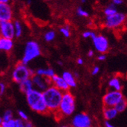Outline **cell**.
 Instances as JSON below:
<instances>
[{
  "label": "cell",
  "mask_w": 127,
  "mask_h": 127,
  "mask_svg": "<svg viewBox=\"0 0 127 127\" xmlns=\"http://www.w3.org/2000/svg\"><path fill=\"white\" fill-rule=\"evenodd\" d=\"M25 96L28 104L32 110L41 114L50 113L45 103L42 91L33 88L32 91L27 93Z\"/></svg>",
  "instance_id": "cell-1"
},
{
  "label": "cell",
  "mask_w": 127,
  "mask_h": 127,
  "mask_svg": "<svg viewBox=\"0 0 127 127\" xmlns=\"http://www.w3.org/2000/svg\"><path fill=\"white\" fill-rule=\"evenodd\" d=\"M43 95L49 112L53 114L57 113L63 98V92L56 87L50 85L43 92Z\"/></svg>",
  "instance_id": "cell-2"
},
{
  "label": "cell",
  "mask_w": 127,
  "mask_h": 127,
  "mask_svg": "<svg viewBox=\"0 0 127 127\" xmlns=\"http://www.w3.org/2000/svg\"><path fill=\"white\" fill-rule=\"evenodd\" d=\"M75 100L72 94L69 91L63 92V98L57 113L55 115L62 117H69L75 112Z\"/></svg>",
  "instance_id": "cell-3"
},
{
  "label": "cell",
  "mask_w": 127,
  "mask_h": 127,
  "mask_svg": "<svg viewBox=\"0 0 127 127\" xmlns=\"http://www.w3.org/2000/svg\"><path fill=\"white\" fill-rule=\"evenodd\" d=\"M35 74L36 71H33V69L28 68L26 64L23 63L21 61L15 65L12 72H11V78L14 82L19 85L24 81L31 78L32 76Z\"/></svg>",
  "instance_id": "cell-4"
},
{
  "label": "cell",
  "mask_w": 127,
  "mask_h": 127,
  "mask_svg": "<svg viewBox=\"0 0 127 127\" xmlns=\"http://www.w3.org/2000/svg\"><path fill=\"white\" fill-rule=\"evenodd\" d=\"M41 51L39 44L33 40L28 41L25 45L24 55L22 56L21 62L27 65L29 62L38 57Z\"/></svg>",
  "instance_id": "cell-5"
},
{
  "label": "cell",
  "mask_w": 127,
  "mask_h": 127,
  "mask_svg": "<svg viewBox=\"0 0 127 127\" xmlns=\"http://www.w3.org/2000/svg\"><path fill=\"white\" fill-rule=\"evenodd\" d=\"M124 97L122 91L109 90L103 95L102 102L103 107H115L117 103Z\"/></svg>",
  "instance_id": "cell-6"
},
{
  "label": "cell",
  "mask_w": 127,
  "mask_h": 127,
  "mask_svg": "<svg viewBox=\"0 0 127 127\" xmlns=\"http://www.w3.org/2000/svg\"><path fill=\"white\" fill-rule=\"evenodd\" d=\"M0 33L1 37L11 39L15 37L14 23L11 21H0Z\"/></svg>",
  "instance_id": "cell-7"
},
{
  "label": "cell",
  "mask_w": 127,
  "mask_h": 127,
  "mask_svg": "<svg viewBox=\"0 0 127 127\" xmlns=\"http://www.w3.org/2000/svg\"><path fill=\"white\" fill-rule=\"evenodd\" d=\"M91 124V117L86 113H79L72 120V127H88Z\"/></svg>",
  "instance_id": "cell-8"
},
{
  "label": "cell",
  "mask_w": 127,
  "mask_h": 127,
  "mask_svg": "<svg viewBox=\"0 0 127 127\" xmlns=\"http://www.w3.org/2000/svg\"><path fill=\"white\" fill-rule=\"evenodd\" d=\"M94 47L97 52L100 54L105 53L109 50V42L108 40L103 35H96L93 39Z\"/></svg>",
  "instance_id": "cell-9"
},
{
  "label": "cell",
  "mask_w": 127,
  "mask_h": 127,
  "mask_svg": "<svg viewBox=\"0 0 127 127\" xmlns=\"http://www.w3.org/2000/svg\"><path fill=\"white\" fill-rule=\"evenodd\" d=\"M31 79L34 88L37 89L42 92H43L46 89H47L49 86L51 85V79L38 75L37 74L32 76Z\"/></svg>",
  "instance_id": "cell-10"
},
{
  "label": "cell",
  "mask_w": 127,
  "mask_h": 127,
  "mask_svg": "<svg viewBox=\"0 0 127 127\" xmlns=\"http://www.w3.org/2000/svg\"><path fill=\"white\" fill-rule=\"evenodd\" d=\"M126 16L123 13L117 12L113 15L107 16L105 21V25L108 28H116L124 22Z\"/></svg>",
  "instance_id": "cell-11"
},
{
  "label": "cell",
  "mask_w": 127,
  "mask_h": 127,
  "mask_svg": "<svg viewBox=\"0 0 127 127\" xmlns=\"http://www.w3.org/2000/svg\"><path fill=\"white\" fill-rule=\"evenodd\" d=\"M51 85L60 89L63 92L68 91L70 87L68 86L67 82L65 81L63 76H60L58 75H55L51 78Z\"/></svg>",
  "instance_id": "cell-12"
},
{
  "label": "cell",
  "mask_w": 127,
  "mask_h": 127,
  "mask_svg": "<svg viewBox=\"0 0 127 127\" xmlns=\"http://www.w3.org/2000/svg\"><path fill=\"white\" fill-rule=\"evenodd\" d=\"M12 11L8 4H0V21H11Z\"/></svg>",
  "instance_id": "cell-13"
},
{
  "label": "cell",
  "mask_w": 127,
  "mask_h": 127,
  "mask_svg": "<svg viewBox=\"0 0 127 127\" xmlns=\"http://www.w3.org/2000/svg\"><path fill=\"white\" fill-rule=\"evenodd\" d=\"M118 111L115 107H103V116L106 120H111L117 116Z\"/></svg>",
  "instance_id": "cell-14"
},
{
  "label": "cell",
  "mask_w": 127,
  "mask_h": 127,
  "mask_svg": "<svg viewBox=\"0 0 127 127\" xmlns=\"http://www.w3.org/2000/svg\"><path fill=\"white\" fill-rule=\"evenodd\" d=\"M108 87L110 88V90L121 91L122 88H123V84H122L121 78L117 76L112 77L108 82Z\"/></svg>",
  "instance_id": "cell-15"
},
{
  "label": "cell",
  "mask_w": 127,
  "mask_h": 127,
  "mask_svg": "<svg viewBox=\"0 0 127 127\" xmlns=\"http://www.w3.org/2000/svg\"><path fill=\"white\" fill-rule=\"evenodd\" d=\"M2 127H25V122L21 120L20 118L18 119H12L9 121L2 122L1 123Z\"/></svg>",
  "instance_id": "cell-16"
},
{
  "label": "cell",
  "mask_w": 127,
  "mask_h": 127,
  "mask_svg": "<svg viewBox=\"0 0 127 127\" xmlns=\"http://www.w3.org/2000/svg\"><path fill=\"white\" fill-rule=\"evenodd\" d=\"M14 46L13 40L1 37L0 38V50L5 51V52H9L12 50Z\"/></svg>",
  "instance_id": "cell-17"
},
{
  "label": "cell",
  "mask_w": 127,
  "mask_h": 127,
  "mask_svg": "<svg viewBox=\"0 0 127 127\" xmlns=\"http://www.w3.org/2000/svg\"><path fill=\"white\" fill-rule=\"evenodd\" d=\"M18 85H19L20 91L21 92H23V93H25V95L34 88L31 78H28V79L24 81V82H22L21 83H20Z\"/></svg>",
  "instance_id": "cell-18"
},
{
  "label": "cell",
  "mask_w": 127,
  "mask_h": 127,
  "mask_svg": "<svg viewBox=\"0 0 127 127\" xmlns=\"http://www.w3.org/2000/svg\"><path fill=\"white\" fill-rule=\"evenodd\" d=\"M62 76L63 77V78L65 79V81L70 88H75L76 86V80L74 74H72L70 72L65 71L63 73Z\"/></svg>",
  "instance_id": "cell-19"
},
{
  "label": "cell",
  "mask_w": 127,
  "mask_h": 127,
  "mask_svg": "<svg viewBox=\"0 0 127 127\" xmlns=\"http://www.w3.org/2000/svg\"><path fill=\"white\" fill-rule=\"evenodd\" d=\"M36 74L43 77H45L47 78L51 79L56 74L54 72V70L51 68H38L36 71Z\"/></svg>",
  "instance_id": "cell-20"
},
{
  "label": "cell",
  "mask_w": 127,
  "mask_h": 127,
  "mask_svg": "<svg viewBox=\"0 0 127 127\" xmlns=\"http://www.w3.org/2000/svg\"><path fill=\"white\" fill-rule=\"evenodd\" d=\"M13 119V113L11 110H6L4 113L2 117L0 118V124H1L2 122H6V121H9Z\"/></svg>",
  "instance_id": "cell-21"
},
{
  "label": "cell",
  "mask_w": 127,
  "mask_h": 127,
  "mask_svg": "<svg viewBox=\"0 0 127 127\" xmlns=\"http://www.w3.org/2000/svg\"><path fill=\"white\" fill-rule=\"evenodd\" d=\"M127 107V100L123 97L117 104L115 106V108L117 109V110L118 111V113H121L123 112Z\"/></svg>",
  "instance_id": "cell-22"
},
{
  "label": "cell",
  "mask_w": 127,
  "mask_h": 127,
  "mask_svg": "<svg viewBox=\"0 0 127 127\" xmlns=\"http://www.w3.org/2000/svg\"><path fill=\"white\" fill-rule=\"evenodd\" d=\"M116 13H117V8H115V5L113 4L110 5L109 6H107L105 9H104V14L106 15V16H111L113 15Z\"/></svg>",
  "instance_id": "cell-23"
},
{
  "label": "cell",
  "mask_w": 127,
  "mask_h": 127,
  "mask_svg": "<svg viewBox=\"0 0 127 127\" xmlns=\"http://www.w3.org/2000/svg\"><path fill=\"white\" fill-rule=\"evenodd\" d=\"M14 25H15V37H20L22 34V27L21 23L18 21H15L14 22Z\"/></svg>",
  "instance_id": "cell-24"
},
{
  "label": "cell",
  "mask_w": 127,
  "mask_h": 127,
  "mask_svg": "<svg viewBox=\"0 0 127 127\" xmlns=\"http://www.w3.org/2000/svg\"><path fill=\"white\" fill-rule=\"evenodd\" d=\"M55 37H56V33L55 31H47V33H45L44 35V39L47 42H50L52 40H53L55 39Z\"/></svg>",
  "instance_id": "cell-25"
},
{
  "label": "cell",
  "mask_w": 127,
  "mask_h": 127,
  "mask_svg": "<svg viewBox=\"0 0 127 127\" xmlns=\"http://www.w3.org/2000/svg\"><path fill=\"white\" fill-rule=\"evenodd\" d=\"M60 33L63 34V35L65 37H70V31H69L68 26L60 28Z\"/></svg>",
  "instance_id": "cell-26"
},
{
  "label": "cell",
  "mask_w": 127,
  "mask_h": 127,
  "mask_svg": "<svg viewBox=\"0 0 127 127\" xmlns=\"http://www.w3.org/2000/svg\"><path fill=\"white\" fill-rule=\"evenodd\" d=\"M77 15L81 17H88V11L84 10L82 7H78L77 8Z\"/></svg>",
  "instance_id": "cell-27"
},
{
  "label": "cell",
  "mask_w": 127,
  "mask_h": 127,
  "mask_svg": "<svg viewBox=\"0 0 127 127\" xmlns=\"http://www.w3.org/2000/svg\"><path fill=\"white\" fill-rule=\"evenodd\" d=\"M18 117L21 120H24L25 122H27L28 121V115L25 112H24L23 110H18Z\"/></svg>",
  "instance_id": "cell-28"
},
{
  "label": "cell",
  "mask_w": 127,
  "mask_h": 127,
  "mask_svg": "<svg viewBox=\"0 0 127 127\" xmlns=\"http://www.w3.org/2000/svg\"><path fill=\"white\" fill-rule=\"evenodd\" d=\"M95 36H96V34L94 32L89 31H85V32H84L82 33V37L84 38H89V37H91V39H93Z\"/></svg>",
  "instance_id": "cell-29"
},
{
  "label": "cell",
  "mask_w": 127,
  "mask_h": 127,
  "mask_svg": "<svg viewBox=\"0 0 127 127\" xmlns=\"http://www.w3.org/2000/svg\"><path fill=\"white\" fill-rule=\"evenodd\" d=\"M5 88H6V85L4 82H1L0 83V95H2L3 93L5 91Z\"/></svg>",
  "instance_id": "cell-30"
},
{
  "label": "cell",
  "mask_w": 127,
  "mask_h": 127,
  "mask_svg": "<svg viewBox=\"0 0 127 127\" xmlns=\"http://www.w3.org/2000/svg\"><path fill=\"white\" fill-rule=\"evenodd\" d=\"M100 72V68L98 66H95L93 68H92V70H91V75H97Z\"/></svg>",
  "instance_id": "cell-31"
},
{
  "label": "cell",
  "mask_w": 127,
  "mask_h": 127,
  "mask_svg": "<svg viewBox=\"0 0 127 127\" xmlns=\"http://www.w3.org/2000/svg\"><path fill=\"white\" fill-rule=\"evenodd\" d=\"M107 58V56L104 53H103V54H100L98 56H97V60H100V61H103V60H105Z\"/></svg>",
  "instance_id": "cell-32"
},
{
  "label": "cell",
  "mask_w": 127,
  "mask_h": 127,
  "mask_svg": "<svg viewBox=\"0 0 127 127\" xmlns=\"http://www.w3.org/2000/svg\"><path fill=\"white\" fill-rule=\"evenodd\" d=\"M123 3V0H112V4L115 5H119Z\"/></svg>",
  "instance_id": "cell-33"
},
{
  "label": "cell",
  "mask_w": 127,
  "mask_h": 127,
  "mask_svg": "<svg viewBox=\"0 0 127 127\" xmlns=\"http://www.w3.org/2000/svg\"><path fill=\"white\" fill-rule=\"evenodd\" d=\"M104 125H105V127H115L110 121L108 120H106L105 123H104Z\"/></svg>",
  "instance_id": "cell-34"
},
{
  "label": "cell",
  "mask_w": 127,
  "mask_h": 127,
  "mask_svg": "<svg viewBox=\"0 0 127 127\" xmlns=\"http://www.w3.org/2000/svg\"><path fill=\"white\" fill-rule=\"evenodd\" d=\"M25 127H34V126L32 124V123H31L30 121H27L25 122Z\"/></svg>",
  "instance_id": "cell-35"
},
{
  "label": "cell",
  "mask_w": 127,
  "mask_h": 127,
  "mask_svg": "<svg viewBox=\"0 0 127 127\" xmlns=\"http://www.w3.org/2000/svg\"><path fill=\"white\" fill-rule=\"evenodd\" d=\"M76 62H77V63H78V65H82V64L84 63V60H83L82 58H78Z\"/></svg>",
  "instance_id": "cell-36"
},
{
  "label": "cell",
  "mask_w": 127,
  "mask_h": 127,
  "mask_svg": "<svg viewBox=\"0 0 127 127\" xmlns=\"http://www.w3.org/2000/svg\"><path fill=\"white\" fill-rule=\"evenodd\" d=\"M94 56V51L92 50H90L88 52V56L91 57V56Z\"/></svg>",
  "instance_id": "cell-37"
},
{
  "label": "cell",
  "mask_w": 127,
  "mask_h": 127,
  "mask_svg": "<svg viewBox=\"0 0 127 127\" xmlns=\"http://www.w3.org/2000/svg\"><path fill=\"white\" fill-rule=\"evenodd\" d=\"M9 0H0V4H8Z\"/></svg>",
  "instance_id": "cell-38"
},
{
  "label": "cell",
  "mask_w": 127,
  "mask_h": 127,
  "mask_svg": "<svg viewBox=\"0 0 127 127\" xmlns=\"http://www.w3.org/2000/svg\"><path fill=\"white\" fill-rule=\"evenodd\" d=\"M57 63H58L59 65H63V63L61 61H58V62H57Z\"/></svg>",
  "instance_id": "cell-39"
},
{
  "label": "cell",
  "mask_w": 127,
  "mask_h": 127,
  "mask_svg": "<svg viewBox=\"0 0 127 127\" xmlns=\"http://www.w3.org/2000/svg\"><path fill=\"white\" fill-rule=\"evenodd\" d=\"M60 127H71V126H66V125H63V126H61Z\"/></svg>",
  "instance_id": "cell-40"
},
{
  "label": "cell",
  "mask_w": 127,
  "mask_h": 127,
  "mask_svg": "<svg viewBox=\"0 0 127 127\" xmlns=\"http://www.w3.org/2000/svg\"><path fill=\"white\" fill-rule=\"evenodd\" d=\"M81 2H82V3H85L86 2V0H81Z\"/></svg>",
  "instance_id": "cell-41"
},
{
  "label": "cell",
  "mask_w": 127,
  "mask_h": 127,
  "mask_svg": "<svg viewBox=\"0 0 127 127\" xmlns=\"http://www.w3.org/2000/svg\"><path fill=\"white\" fill-rule=\"evenodd\" d=\"M88 127H92V126H88Z\"/></svg>",
  "instance_id": "cell-42"
},
{
  "label": "cell",
  "mask_w": 127,
  "mask_h": 127,
  "mask_svg": "<svg viewBox=\"0 0 127 127\" xmlns=\"http://www.w3.org/2000/svg\"><path fill=\"white\" fill-rule=\"evenodd\" d=\"M126 78H127V75H126Z\"/></svg>",
  "instance_id": "cell-43"
},
{
  "label": "cell",
  "mask_w": 127,
  "mask_h": 127,
  "mask_svg": "<svg viewBox=\"0 0 127 127\" xmlns=\"http://www.w3.org/2000/svg\"><path fill=\"white\" fill-rule=\"evenodd\" d=\"M47 1H50V0H47Z\"/></svg>",
  "instance_id": "cell-44"
},
{
  "label": "cell",
  "mask_w": 127,
  "mask_h": 127,
  "mask_svg": "<svg viewBox=\"0 0 127 127\" xmlns=\"http://www.w3.org/2000/svg\"><path fill=\"white\" fill-rule=\"evenodd\" d=\"M1 127H2V126H1Z\"/></svg>",
  "instance_id": "cell-45"
}]
</instances>
